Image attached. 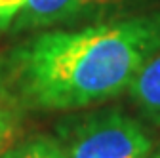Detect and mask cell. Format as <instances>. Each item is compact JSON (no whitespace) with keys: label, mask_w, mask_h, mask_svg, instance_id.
I'll return each instance as SVG.
<instances>
[{"label":"cell","mask_w":160,"mask_h":158,"mask_svg":"<svg viewBox=\"0 0 160 158\" xmlns=\"http://www.w3.org/2000/svg\"><path fill=\"white\" fill-rule=\"evenodd\" d=\"M160 50V13L46 31L6 61V91L17 107L69 111L112 99Z\"/></svg>","instance_id":"6da1fadb"},{"label":"cell","mask_w":160,"mask_h":158,"mask_svg":"<svg viewBox=\"0 0 160 158\" xmlns=\"http://www.w3.org/2000/svg\"><path fill=\"white\" fill-rule=\"evenodd\" d=\"M59 137L67 158H147L151 151L145 130L116 109L69 118Z\"/></svg>","instance_id":"7a4b0ae2"},{"label":"cell","mask_w":160,"mask_h":158,"mask_svg":"<svg viewBox=\"0 0 160 158\" xmlns=\"http://www.w3.org/2000/svg\"><path fill=\"white\" fill-rule=\"evenodd\" d=\"M137 0H29L12 25L13 32L48 29L53 25L101 19L130 8Z\"/></svg>","instance_id":"3957f363"},{"label":"cell","mask_w":160,"mask_h":158,"mask_svg":"<svg viewBox=\"0 0 160 158\" xmlns=\"http://www.w3.org/2000/svg\"><path fill=\"white\" fill-rule=\"evenodd\" d=\"M128 90L139 111L160 126V50L143 63Z\"/></svg>","instance_id":"277c9868"},{"label":"cell","mask_w":160,"mask_h":158,"mask_svg":"<svg viewBox=\"0 0 160 158\" xmlns=\"http://www.w3.org/2000/svg\"><path fill=\"white\" fill-rule=\"evenodd\" d=\"M2 158H67L61 145L48 137H34L13 149H8Z\"/></svg>","instance_id":"5b68a950"},{"label":"cell","mask_w":160,"mask_h":158,"mask_svg":"<svg viewBox=\"0 0 160 158\" xmlns=\"http://www.w3.org/2000/svg\"><path fill=\"white\" fill-rule=\"evenodd\" d=\"M15 107L17 103L12 99V95L6 88H0V152L10 143L13 130H15Z\"/></svg>","instance_id":"8992f818"},{"label":"cell","mask_w":160,"mask_h":158,"mask_svg":"<svg viewBox=\"0 0 160 158\" xmlns=\"http://www.w3.org/2000/svg\"><path fill=\"white\" fill-rule=\"evenodd\" d=\"M29 0H0V32L12 31V25Z\"/></svg>","instance_id":"52a82bcc"},{"label":"cell","mask_w":160,"mask_h":158,"mask_svg":"<svg viewBox=\"0 0 160 158\" xmlns=\"http://www.w3.org/2000/svg\"><path fill=\"white\" fill-rule=\"evenodd\" d=\"M158 158H160V156H158Z\"/></svg>","instance_id":"ba28073f"}]
</instances>
